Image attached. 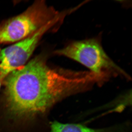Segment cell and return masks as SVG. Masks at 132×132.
<instances>
[{"label":"cell","instance_id":"obj_1","mask_svg":"<svg viewBox=\"0 0 132 132\" xmlns=\"http://www.w3.org/2000/svg\"><path fill=\"white\" fill-rule=\"evenodd\" d=\"M3 80L7 108L17 119L45 113L63 100L90 91L99 82L90 71L52 67L41 56Z\"/></svg>","mask_w":132,"mask_h":132},{"label":"cell","instance_id":"obj_2","mask_svg":"<svg viewBox=\"0 0 132 132\" xmlns=\"http://www.w3.org/2000/svg\"><path fill=\"white\" fill-rule=\"evenodd\" d=\"M54 54L82 64L100 78L104 83L115 76L131 80L129 75L105 52L100 38L72 42L61 49L55 50Z\"/></svg>","mask_w":132,"mask_h":132},{"label":"cell","instance_id":"obj_3","mask_svg":"<svg viewBox=\"0 0 132 132\" xmlns=\"http://www.w3.org/2000/svg\"><path fill=\"white\" fill-rule=\"evenodd\" d=\"M73 8L60 12L44 1H36L21 13L0 25V45L25 39L55 19L67 16Z\"/></svg>","mask_w":132,"mask_h":132},{"label":"cell","instance_id":"obj_4","mask_svg":"<svg viewBox=\"0 0 132 132\" xmlns=\"http://www.w3.org/2000/svg\"><path fill=\"white\" fill-rule=\"evenodd\" d=\"M65 17L55 19L27 38L2 50L0 52L1 80L13 71L26 65L43 36L61 25Z\"/></svg>","mask_w":132,"mask_h":132},{"label":"cell","instance_id":"obj_5","mask_svg":"<svg viewBox=\"0 0 132 132\" xmlns=\"http://www.w3.org/2000/svg\"><path fill=\"white\" fill-rule=\"evenodd\" d=\"M49 132H131L132 124L127 120L113 125L101 128H92L82 124L62 123L59 121L50 124Z\"/></svg>","mask_w":132,"mask_h":132},{"label":"cell","instance_id":"obj_6","mask_svg":"<svg viewBox=\"0 0 132 132\" xmlns=\"http://www.w3.org/2000/svg\"><path fill=\"white\" fill-rule=\"evenodd\" d=\"M1 78H0V87H1Z\"/></svg>","mask_w":132,"mask_h":132}]
</instances>
